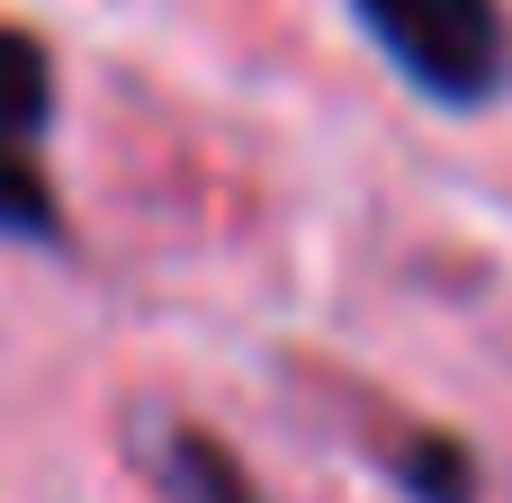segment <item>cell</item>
<instances>
[{
  "label": "cell",
  "mask_w": 512,
  "mask_h": 503,
  "mask_svg": "<svg viewBox=\"0 0 512 503\" xmlns=\"http://www.w3.org/2000/svg\"><path fill=\"white\" fill-rule=\"evenodd\" d=\"M45 126H54V54L0 18V153L45 162Z\"/></svg>",
  "instance_id": "3957f363"
},
{
  "label": "cell",
  "mask_w": 512,
  "mask_h": 503,
  "mask_svg": "<svg viewBox=\"0 0 512 503\" xmlns=\"http://www.w3.org/2000/svg\"><path fill=\"white\" fill-rule=\"evenodd\" d=\"M0 243H27V252H63L72 243L63 198H54L45 162H27V153H0Z\"/></svg>",
  "instance_id": "5b68a950"
},
{
  "label": "cell",
  "mask_w": 512,
  "mask_h": 503,
  "mask_svg": "<svg viewBox=\"0 0 512 503\" xmlns=\"http://www.w3.org/2000/svg\"><path fill=\"white\" fill-rule=\"evenodd\" d=\"M360 36L387 54V72L450 108L477 117L512 90V9L504 0H351Z\"/></svg>",
  "instance_id": "6da1fadb"
},
{
  "label": "cell",
  "mask_w": 512,
  "mask_h": 503,
  "mask_svg": "<svg viewBox=\"0 0 512 503\" xmlns=\"http://www.w3.org/2000/svg\"><path fill=\"white\" fill-rule=\"evenodd\" d=\"M387 477L405 486V503H477V450L459 432H414L387 450Z\"/></svg>",
  "instance_id": "277c9868"
},
{
  "label": "cell",
  "mask_w": 512,
  "mask_h": 503,
  "mask_svg": "<svg viewBox=\"0 0 512 503\" xmlns=\"http://www.w3.org/2000/svg\"><path fill=\"white\" fill-rule=\"evenodd\" d=\"M153 477H162V503H261L252 468H243L216 432H198V423H162Z\"/></svg>",
  "instance_id": "7a4b0ae2"
}]
</instances>
